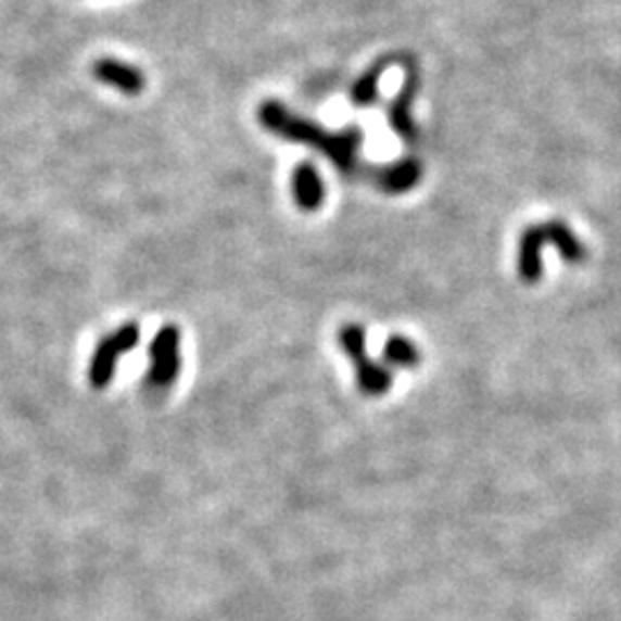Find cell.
Wrapping results in <instances>:
<instances>
[{"mask_svg": "<svg viewBox=\"0 0 621 621\" xmlns=\"http://www.w3.org/2000/svg\"><path fill=\"white\" fill-rule=\"evenodd\" d=\"M180 329L176 325L162 327L150 343V368L145 386L154 394L168 392L180 376Z\"/></svg>", "mask_w": 621, "mask_h": 621, "instance_id": "4", "label": "cell"}, {"mask_svg": "<svg viewBox=\"0 0 621 621\" xmlns=\"http://www.w3.org/2000/svg\"><path fill=\"white\" fill-rule=\"evenodd\" d=\"M139 341H141V327L139 322L129 320L97 343L88 364V382L92 390H106L113 382L115 371H118L121 357L131 353L134 347L139 345Z\"/></svg>", "mask_w": 621, "mask_h": 621, "instance_id": "3", "label": "cell"}, {"mask_svg": "<svg viewBox=\"0 0 621 621\" xmlns=\"http://www.w3.org/2000/svg\"><path fill=\"white\" fill-rule=\"evenodd\" d=\"M378 74H380V67L376 72H371L368 76H364V79L359 81V86L353 90V97H355V102L357 104H368L376 97V81H378Z\"/></svg>", "mask_w": 621, "mask_h": 621, "instance_id": "10", "label": "cell"}, {"mask_svg": "<svg viewBox=\"0 0 621 621\" xmlns=\"http://www.w3.org/2000/svg\"><path fill=\"white\" fill-rule=\"evenodd\" d=\"M546 242H553L559 249V254L571 263L585 261V246L580 244V240L561 221L532 226L525 230V236L520 238L518 267L520 277L525 281L541 279V249Z\"/></svg>", "mask_w": 621, "mask_h": 621, "instance_id": "2", "label": "cell"}, {"mask_svg": "<svg viewBox=\"0 0 621 621\" xmlns=\"http://www.w3.org/2000/svg\"><path fill=\"white\" fill-rule=\"evenodd\" d=\"M421 178V166L415 160H405L390 170L382 173V187L386 191H407L413 189Z\"/></svg>", "mask_w": 621, "mask_h": 621, "instance_id": "8", "label": "cell"}, {"mask_svg": "<svg viewBox=\"0 0 621 621\" xmlns=\"http://www.w3.org/2000/svg\"><path fill=\"white\" fill-rule=\"evenodd\" d=\"M293 193L302 210H316L325 199V187L318 170L310 164H302L293 170Z\"/></svg>", "mask_w": 621, "mask_h": 621, "instance_id": "7", "label": "cell"}, {"mask_svg": "<svg viewBox=\"0 0 621 621\" xmlns=\"http://www.w3.org/2000/svg\"><path fill=\"white\" fill-rule=\"evenodd\" d=\"M384 362L410 368L419 364V351L413 341H407L403 337H392L384 345Z\"/></svg>", "mask_w": 621, "mask_h": 621, "instance_id": "9", "label": "cell"}, {"mask_svg": "<svg viewBox=\"0 0 621 621\" xmlns=\"http://www.w3.org/2000/svg\"><path fill=\"white\" fill-rule=\"evenodd\" d=\"M261 123L275 134L286 136L288 141H302L322 150L329 160H334L339 168L351 170L355 166V152L362 143V131L351 129L339 136H329L316 125H308L300 118H293L283 106L277 102H267L261 106Z\"/></svg>", "mask_w": 621, "mask_h": 621, "instance_id": "1", "label": "cell"}, {"mask_svg": "<svg viewBox=\"0 0 621 621\" xmlns=\"http://www.w3.org/2000/svg\"><path fill=\"white\" fill-rule=\"evenodd\" d=\"M341 345L357 366V380L362 392L378 396L392 386V371L380 364H373L364 353V329L359 325H345L341 329Z\"/></svg>", "mask_w": 621, "mask_h": 621, "instance_id": "5", "label": "cell"}, {"mask_svg": "<svg viewBox=\"0 0 621 621\" xmlns=\"http://www.w3.org/2000/svg\"><path fill=\"white\" fill-rule=\"evenodd\" d=\"M92 74L97 76V81H102L104 86L115 88L129 97H136L145 90L143 72L118 61V58H100V61L92 65Z\"/></svg>", "mask_w": 621, "mask_h": 621, "instance_id": "6", "label": "cell"}]
</instances>
